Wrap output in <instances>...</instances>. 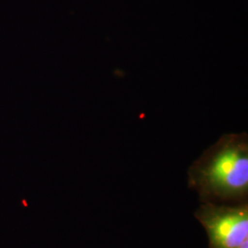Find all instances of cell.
<instances>
[{
	"label": "cell",
	"mask_w": 248,
	"mask_h": 248,
	"mask_svg": "<svg viewBox=\"0 0 248 248\" xmlns=\"http://www.w3.org/2000/svg\"><path fill=\"white\" fill-rule=\"evenodd\" d=\"M188 183L207 202L248 195V133L222 135L192 164Z\"/></svg>",
	"instance_id": "cell-1"
},
{
	"label": "cell",
	"mask_w": 248,
	"mask_h": 248,
	"mask_svg": "<svg viewBox=\"0 0 248 248\" xmlns=\"http://www.w3.org/2000/svg\"><path fill=\"white\" fill-rule=\"evenodd\" d=\"M206 230L211 248H238L248 240V207L206 202L195 213Z\"/></svg>",
	"instance_id": "cell-2"
},
{
	"label": "cell",
	"mask_w": 248,
	"mask_h": 248,
	"mask_svg": "<svg viewBox=\"0 0 248 248\" xmlns=\"http://www.w3.org/2000/svg\"><path fill=\"white\" fill-rule=\"evenodd\" d=\"M238 248H248V240H247L246 242H244Z\"/></svg>",
	"instance_id": "cell-3"
}]
</instances>
